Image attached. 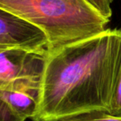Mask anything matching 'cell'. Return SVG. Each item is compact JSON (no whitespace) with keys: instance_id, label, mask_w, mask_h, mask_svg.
Instances as JSON below:
<instances>
[{"instance_id":"9","label":"cell","mask_w":121,"mask_h":121,"mask_svg":"<svg viewBox=\"0 0 121 121\" xmlns=\"http://www.w3.org/2000/svg\"><path fill=\"white\" fill-rule=\"evenodd\" d=\"M0 89H2V88H1V86H0Z\"/></svg>"},{"instance_id":"8","label":"cell","mask_w":121,"mask_h":121,"mask_svg":"<svg viewBox=\"0 0 121 121\" xmlns=\"http://www.w3.org/2000/svg\"><path fill=\"white\" fill-rule=\"evenodd\" d=\"M84 1L94 9H95L104 17L110 20V17L112 16L111 4L113 0H84Z\"/></svg>"},{"instance_id":"5","label":"cell","mask_w":121,"mask_h":121,"mask_svg":"<svg viewBox=\"0 0 121 121\" xmlns=\"http://www.w3.org/2000/svg\"><path fill=\"white\" fill-rule=\"evenodd\" d=\"M37 94L0 89V121H25L34 115Z\"/></svg>"},{"instance_id":"4","label":"cell","mask_w":121,"mask_h":121,"mask_svg":"<svg viewBox=\"0 0 121 121\" xmlns=\"http://www.w3.org/2000/svg\"><path fill=\"white\" fill-rule=\"evenodd\" d=\"M0 47L42 51L47 50L49 45L40 28L0 8Z\"/></svg>"},{"instance_id":"6","label":"cell","mask_w":121,"mask_h":121,"mask_svg":"<svg viewBox=\"0 0 121 121\" xmlns=\"http://www.w3.org/2000/svg\"><path fill=\"white\" fill-rule=\"evenodd\" d=\"M61 121H121V117L112 115L107 111H91L64 119Z\"/></svg>"},{"instance_id":"1","label":"cell","mask_w":121,"mask_h":121,"mask_svg":"<svg viewBox=\"0 0 121 121\" xmlns=\"http://www.w3.org/2000/svg\"><path fill=\"white\" fill-rule=\"evenodd\" d=\"M121 68V28L47 51L32 121L109 110Z\"/></svg>"},{"instance_id":"3","label":"cell","mask_w":121,"mask_h":121,"mask_svg":"<svg viewBox=\"0 0 121 121\" xmlns=\"http://www.w3.org/2000/svg\"><path fill=\"white\" fill-rule=\"evenodd\" d=\"M47 51L0 47L1 88L38 95Z\"/></svg>"},{"instance_id":"2","label":"cell","mask_w":121,"mask_h":121,"mask_svg":"<svg viewBox=\"0 0 121 121\" xmlns=\"http://www.w3.org/2000/svg\"><path fill=\"white\" fill-rule=\"evenodd\" d=\"M0 8L40 28L47 50L98 35L109 22L84 0H0Z\"/></svg>"},{"instance_id":"7","label":"cell","mask_w":121,"mask_h":121,"mask_svg":"<svg viewBox=\"0 0 121 121\" xmlns=\"http://www.w3.org/2000/svg\"><path fill=\"white\" fill-rule=\"evenodd\" d=\"M108 113L112 115L121 117V68L112 95Z\"/></svg>"}]
</instances>
